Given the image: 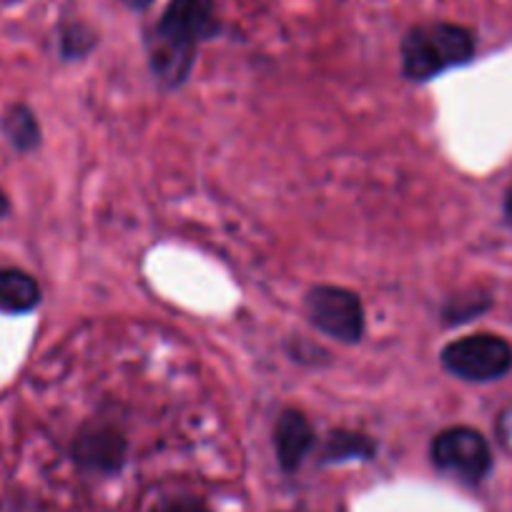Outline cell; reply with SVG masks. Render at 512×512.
<instances>
[{
  "label": "cell",
  "instance_id": "cell-1",
  "mask_svg": "<svg viewBox=\"0 0 512 512\" xmlns=\"http://www.w3.org/2000/svg\"><path fill=\"white\" fill-rule=\"evenodd\" d=\"M216 33V0H169L146 38L149 66L161 88L184 86L199 43Z\"/></svg>",
  "mask_w": 512,
  "mask_h": 512
},
{
  "label": "cell",
  "instance_id": "cell-2",
  "mask_svg": "<svg viewBox=\"0 0 512 512\" xmlns=\"http://www.w3.org/2000/svg\"><path fill=\"white\" fill-rule=\"evenodd\" d=\"M402 73L412 83H427L475 58V36L465 26L430 21L412 26L400 46Z\"/></svg>",
  "mask_w": 512,
  "mask_h": 512
},
{
  "label": "cell",
  "instance_id": "cell-3",
  "mask_svg": "<svg viewBox=\"0 0 512 512\" xmlns=\"http://www.w3.org/2000/svg\"><path fill=\"white\" fill-rule=\"evenodd\" d=\"M442 367L467 382H492L512 369V347L497 334H470L442 349Z\"/></svg>",
  "mask_w": 512,
  "mask_h": 512
},
{
  "label": "cell",
  "instance_id": "cell-4",
  "mask_svg": "<svg viewBox=\"0 0 512 512\" xmlns=\"http://www.w3.org/2000/svg\"><path fill=\"white\" fill-rule=\"evenodd\" d=\"M314 327L342 344H357L364 334V307L359 294L334 284H317L304 297Z\"/></svg>",
  "mask_w": 512,
  "mask_h": 512
},
{
  "label": "cell",
  "instance_id": "cell-5",
  "mask_svg": "<svg viewBox=\"0 0 512 512\" xmlns=\"http://www.w3.org/2000/svg\"><path fill=\"white\" fill-rule=\"evenodd\" d=\"M430 455L435 467L460 477L462 482L477 485L492 467V452L485 435L472 427H447L432 440Z\"/></svg>",
  "mask_w": 512,
  "mask_h": 512
},
{
  "label": "cell",
  "instance_id": "cell-6",
  "mask_svg": "<svg viewBox=\"0 0 512 512\" xmlns=\"http://www.w3.org/2000/svg\"><path fill=\"white\" fill-rule=\"evenodd\" d=\"M71 455L78 470L91 472V475H116L126 462L128 442L123 432L113 425L93 422L78 432Z\"/></svg>",
  "mask_w": 512,
  "mask_h": 512
},
{
  "label": "cell",
  "instance_id": "cell-7",
  "mask_svg": "<svg viewBox=\"0 0 512 512\" xmlns=\"http://www.w3.org/2000/svg\"><path fill=\"white\" fill-rule=\"evenodd\" d=\"M314 442H317V435H314V427L307 420V415L294 410V407L282 410L277 425H274V447H277V460L282 470H299L304 457L312 452Z\"/></svg>",
  "mask_w": 512,
  "mask_h": 512
},
{
  "label": "cell",
  "instance_id": "cell-8",
  "mask_svg": "<svg viewBox=\"0 0 512 512\" xmlns=\"http://www.w3.org/2000/svg\"><path fill=\"white\" fill-rule=\"evenodd\" d=\"M41 304V284L23 269H0V312L26 314Z\"/></svg>",
  "mask_w": 512,
  "mask_h": 512
},
{
  "label": "cell",
  "instance_id": "cell-9",
  "mask_svg": "<svg viewBox=\"0 0 512 512\" xmlns=\"http://www.w3.org/2000/svg\"><path fill=\"white\" fill-rule=\"evenodd\" d=\"M0 128H3V134L11 141L13 149L23 151V154L41 146V123H38L36 113L23 103H16L3 113Z\"/></svg>",
  "mask_w": 512,
  "mask_h": 512
},
{
  "label": "cell",
  "instance_id": "cell-10",
  "mask_svg": "<svg viewBox=\"0 0 512 512\" xmlns=\"http://www.w3.org/2000/svg\"><path fill=\"white\" fill-rule=\"evenodd\" d=\"M377 452V442L362 432L337 430L327 437L322 447V462H347V460H372Z\"/></svg>",
  "mask_w": 512,
  "mask_h": 512
},
{
  "label": "cell",
  "instance_id": "cell-11",
  "mask_svg": "<svg viewBox=\"0 0 512 512\" xmlns=\"http://www.w3.org/2000/svg\"><path fill=\"white\" fill-rule=\"evenodd\" d=\"M98 36L81 21L63 23L61 31H58V48H61V56L66 61H78V58H86L88 53L96 48Z\"/></svg>",
  "mask_w": 512,
  "mask_h": 512
},
{
  "label": "cell",
  "instance_id": "cell-12",
  "mask_svg": "<svg viewBox=\"0 0 512 512\" xmlns=\"http://www.w3.org/2000/svg\"><path fill=\"white\" fill-rule=\"evenodd\" d=\"M487 307H490V299H487L485 294H457V297H452L450 302L445 304L442 319H445L447 324L470 322L477 314L485 312Z\"/></svg>",
  "mask_w": 512,
  "mask_h": 512
},
{
  "label": "cell",
  "instance_id": "cell-13",
  "mask_svg": "<svg viewBox=\"0 0 512 512\" xmlns=\"http://www.w3.org/2000/svg\"><path fill=\"white\" fill-rule=\"evenodd\" d=\"M151 512H211L201 497L196 495H174L161 500Z\"/></svg>",
  "mask_w": 512,
  "mask_h": 512
},
{
  "label": "cell",
  "instance_id": "cell-14",
  "mask_svg": "<svg viewBox=\"0 0 512 512\" xmlns=\"http://www.w3.org/2000/svg\"><path fill=\"white\" fill-rule=\"evenodd\" d=\"M123 3H126V8H131V11H146V8H151L154 0H123Z\"/></svg>",
  "mask_w": 512,
  "mask_h": 512
},
{
  "label": "cell",
  "instance_id": "cell-15",
  "mask_svg": "<svg viewBox=\"0 0 512 512\" xmlns=\"http://www.w3.org/2000/svg\"><path fill=\"white\" fill-rule=\"evenodd\" d=\"M11 211V201H8V194L3 189H0V219Z\"/></svg>",
  "mask_w": 512,
  "mask_h": 512
},
{
  "label": "cell",
  "instance_id": "cell-16",
  "mask_svg": "<svg viewBox=\"0 0 512 512\" xmlns=\"http://www.w3.org/2000/svg\"><path fill=\"white\" fill-rule=\"evenodd\" d=\"M505 216H507V221L512 224V189L507 191V196H505Z\"/></svg>",
  "mask_w": 512,
  "mask_h": 512
}]
</instances>
